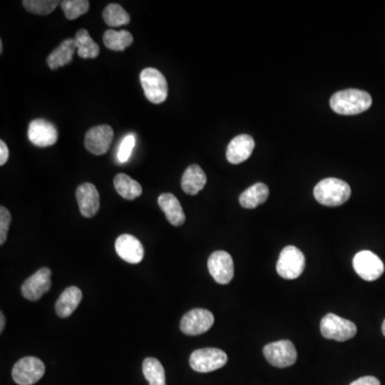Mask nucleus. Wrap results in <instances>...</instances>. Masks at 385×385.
<instances>
[{
  "instance_id": "nucleus-35",
  "label": "nucleus",
  "mask_w": 385,
  "mask_h": 385,
  "mask_svg": "<svg viewBox=\"0 0 385 385\" xmlns=\"http://www.w3.org/2000/svg\"><path fill=\"white\" fill-rule=\"evenodd\" d=\"M3 41H0V53L3 54Z\"/></svg>"
},
{
  "instance_id": "nucleus-24",
  "label": "nucleus",
  "mask_w": 385,
  "mask_h": 385,
  "mask_svg": "<svg viewBox=\"0 0 385 385\" xmlns=\"http://www.w3.org/2000/svg\"><path fill=\"white\" fill-rule=\"evenodd\" d=\"M76 48H78V56L82 59H94L99 56L100 47L96 44L89 33L86 29H80L76 33L75 38Z\"/></svg>"
},
{
  "instance_id": "nucleus-21",
  "label": "nucleus",
  "mask_w": 385,
  "mask_h": 385,
  "mask_svg": "<svg viewBox=\"0 0 385 385\" xmlns=\"http://www.w3.org/2000/svg\"><path fill=\"white\" fill-rule=\"evenodd\" d=\"M76 50L78 48H76L74 39H66L57 47L56 50L51 53L50 56L47 57V66H50L51 70H57V69L66 66L73 60L74 53Z\"/></svg>"
},
{
  "instance_id": "nucleus-8",
  "label": "nucleus",
  "mask_w": 385,
  "mask_h": 385,
  "mask_svg": "<svg viewBox=\"0 0 385 385\" xmlns=\"http://www.w3.org/2000/svg\"><path fill=\"white\" fill-rule=\"evenodd\" d=\"M267 361L278 368L292 366L298 359L296 347L290 341H280L269 343L263 348Z\"/></svg>"
},
{
  "instance_id": "nucleus-29",
  "label": "nucleus",
  "mask_w": 385,
  "mask_h": 385,
  "mask_svg": "<svg viewBox=\"0 0 385 385\" xmlns=\"http://www.w3.org/2000/svg\"><path fill=\"white\" fill-rule=\"evenodd\" d=\"M57 0H24V7L27 11L37 15H48L56 9L59 5Z\"/></svg>"
},
{
  "instance_id": "nucleus-30",
  "label": "nucleus",
  "mask_w": 385,
  "mask_h": 385,
  "mask_svg": "<svg viewBox=\"0 0 385 385\" xmlns=\"http://www.w3.org/2000/svg\"><path fill=\"white\" fill-rule=\"evenodd\" d=\"M135 136L133 134L127 135L123 138V143L120 145L119 151H118L117 158L120 163H125L131 156L132 151L135 146Z\"/></svg>"
},
{
  "instance_id": "nucleus-10",
  "label": "nucleus",
  "mask_w": 385,
  "mask_h": 385,
  "mask_svg": "<svg viewBox=\"0 0 385 385\" xmlns=\"http://www.w3.org/2000/svg\"><path fill=\"white\" fill-rule=\"evenodd\" d=\"M214 323V316L209 310L195 308L186 312L180 322V329L186 335L196 336L206 333Z\"/></svg>"
},
{
  "instance_id": "nucleus-19",
  "label": "nucleus",
  "mask_w": 385,
  "mask_h": 385,
  "mask_svg": "<svg viewBox=\"0 0 385 385\" xmlns=\"http://www.w3.org/2000/svg\"><path fill=\"white\" fill-rule=\"evenodd\" d=\"M82 292L78 287L66 288L56 302V314L60 318L70 317L82 302Z\"/></svg>"
},
{
  "instance_id": "nucleus-17",
  "label": "nucleus",
  "mask_w": 385,
  "mask_h": 385,
  "mask_svg": "<svg viewBox=\"0 0 385 385\" xmlns=\"http://www.w3.org/2000/svg\"><path fill=\"white\" fill-rule=\"evenodd\" d=\"M255 149V141L247 134L235 137L228 145L226 158L231 164L245 162Z\"/></svg>"
},
{
  "instance_id": "nucleus-2",
  "label": "nucleus",
  "mask_w": 385,
  "mask_h": 385,
  "mask_svg": "<svg viewBox=\"0 0 385 385\" xmlns=\"http://www.w3.org/2000/svg\"><path fill=\"white\" fill-rule=\"evenodd\" d=\"M314 196L319 204L328 207H339L349 200L351 188L341 179H323L316 186Z\"/></svg>"
},
{
  "instance_id": "nucleus-34",
  "label": "nucleus",
  "mask_w": 385,
  "mask_h": 385,
  "mask_svg": "<svg viewBox=\"0 0 385 385\" xmlns=\"http://www.w3.org/2000/svg\"><path fill=\"white\" fill-rule=\"evenodd\" d=\"M6 325V318L3 315V312H0V333H3V330H5Z\"/></svg>"
},
{
  "instance_id": "nucleus-9",
  "label": "nucleus",
  "mask_w": 385,
  "mask_h": 385,
  "mask_svg": "<svg viewBox=\"0 0 385 385\" xmlns=\"http://www.w3.org/2000/svg\"><path fill=\"white\" fill-rule=\"evenodd\" d=\"M353 268L359 278L367 282H374L384 273V263L370 251L357 253L353 258Z\"/></svg>"
},
{
  "instance_id": "nucleus-13",
  "label": "nucleus",
  "mask_w": 385,
  "mask_h": 385,
  "mask_svg": "<svg viewBox=\"0 0 385 385\" xmlns=\"http://www.w3.org/2000/svg\"><path fill=\"white\" fill-rule=\"evenodd\" d=\"M28 138L35 146L45 148L55 145L58 139L56 127L45 119L33 120L29 123Z\"/></svg>"
},
{
  "instance_id": "nucleus-1",
  "label": "nucleus",
  "mask_w": 385,
  "mask_h": 385,
  "mask_svg": "<svg viewBox=\"0 0 385 385\" xmlns=\"http://www.w3.org/2000/svg\"><path fill=\"white\" fill-rule=\"evenodd\" d=\"M373 99L368 92L359 89H347L336 92L330 100V105L339 115L352 116L369 109Z\"/></svg>"
},
{
  "instance_id": "nucleus-3",
  "label": "nucleus",
  "mask_w": 385,
  "mask_h": 385,
  "mask_svg": "<svg viewBox=\"0 0 385 385\" xmlns=\"http://www.w3.org/2000/svg\"><path fill=\"white\" fill-rule=\"evenodd\" d=\"M322 336L336 341H347L357 335V325L350 320L343 319L335 314L324 316L320 323Z\"/></svg>"
},
{
  "instance_id": "nucleus-23",
  "label": "nucleus",
  "mask_w": 385,
  "mask_h": 385,
  "mask_svg": "<svg viewBox=\"0 0 385 385\" xmlns=\"http://www.w3.org/2000/svg\"><path fill=\"white\" fill-rule=\"evenodd\" d=\"M114 186L118 194L127 200H134L143 194L141 184L125 174H118L114 179Z\"/></svg>"
},
{
  "instance_id": "nucleus-5",
  "label": "nucleus",
  "mask_w": 385,
  "mask_h": 385,
  "mask_svg": "<svg viewBox=\"0 0 385 385\" xmlns=\"http://www.w3.org/2000/svg\"><path fill=\"white\" fill-rule=\"evenodd\" d=\"M304 269L305 256L303 253L294 245L285 247L276 265V271L280 278L285 280H296L303 273Z\"/></svg>"
},
{
  "instance_id": "nucleus-31",
  "label": "nucleus",
  "mask_w": 385,
  "mask_h": 385,
  "mask_svg": "<svg viewBox=\"0 0 385 385\" xmlns=\"http://www.w3.org/2000/svg\"><path fill=\"white\" fill-rule=\"evenodd\" d=\"M11 221L12 217L9 210L1 206L0 207V245L5 244Z\"/></svg>"
},
{
  "instance_id": "nucleus-4",
  "label": "nucleus",
  "mask_w": 385,
  "mask_h": 385,
  "mask_svg": "<svg viewBox=\"0 0 385 385\" xmlns=\"http://www.w3.org/2000/svg\"><path fill=\"white\" fill-rule=\"evenodd\" d=\"M141 86L147 100L153 104H161L168 96V84L160 71L154 68H147L141 71Z\"/></svg>"
},
{
  "instance_id": "nucleus-15",
  "label": "nucleus",
  "mask_w": 385,
  "mask_h": 385,
  "mask_svg": "<svg viewBox=\"0 0 385 385\" xmlns=\"http://www.w3.org/2000/svg\"><path fill=\"white\" fill-rule=\"evenodd\" d=\"M116 253L125 262L137 265L145 256L143 244L137 238L131 235H121L116 240Z\"/></svg>"
},
{
  "instance_id": "nucleus-7",
  "label": "nucleus",
  "mask_w": 385,
  "mask_h": 385,
  "mask_svg": "<svg viewBox=\"0 0 385 385\" xmlns=\"http://www.w3.org/2000/svg\"><path fill=\"white\" fill-rule=\"evenodd\" d=\"M44 374V363L35 357H23L12 369V378L19 385H33L39 382Z\"/></svg>"
},
{
  "instance_id": "nucleus-27",
  "label": "nucleus",
  "mask_w": 385,
  "mask_h": 385,
  "mask_svg": "<svg viewBox=\"0 0 385 385\" xmlns=\"http://www.w3.org/2000/svg\"><path fill=\"white\" fill-rule=\"evenodd\" d=\"M103 19L111 27L123 26L129 23V13L118 3H111L104 9Z\"/></svg>"
},
{
  "instance_id": "nucleus-14",
  "label": "nucleus",
  "mask_w": 385,
  "mask_h": 385,
  "mask_svg": "<svg viewBox=\"0 0 385 385\" xmlns=\"http://www.w3.org/2000/svg\"><path fill=\"white\" fill-rule=\"evenodd\" d=\"M114 139V131L109 125H98L91 127L85 136V147L94 155L107 152Z\"/></svg>"
},
{
  "instance_id": "nucleus-16",
  "label": "nucleus",
  "mask_w": 385,
  "mask_h": 385,
  "mask_svg": "<svg viewBox=\"0 0 385 385\" xmlns=\"http://www.w3.org/2000/svg\"><path fill=\"white\" fill-rule=\"evenodd\" d=\"M76 199L80 214L87 219L93 217L100 209V194L92 183H82L76 190Z\"/></svg>"
},
{
  "instance_id": "nucleus-20",
  "label": "nucleus",
  "mask_w": 385,
  "mask_h": 385,
  "mask_svg": "<svg viewBox=\"0 0 385 385\" xmlns=\"http://www.w3.org/2000/svg\"><path fill=\"white\" fill-rule=\"evenodd\" d=\"M207 183V176L202 167L192 164L186 168L182 176L181 188L188 195H197Z\"/></svg>"
},
{
  "instance_id": "nucleus-25",
  "label": "nucleus",
  "mask_w": 385,
  "mask_h": 385,
  "mask_svg": "<svg viewBox=\"0 0 385 385\" xmlns=\"http://www.w3.org/2000/svg\"><path fill=\"white\" fill-rule=\"evenodd\" d=\"M133 41H134L133 35L127 30L116 31L109 29L105 31L103 35L104 45L108 50L116 51V52L125 51L133 43Z\"/></svg>"
},
{
  "instance_id": "nucleus-32",
  "label": "nucleus",
  "mask_w": 385,
  "mask_h": 385,
  "mask_svg": "<svg viewBox=\"0 0 385 385\" xmlns=\"http://www.w3.org/2000/svg\"><path fill=\"white\" fill-rule=\"evenodd\" d=\"M350 385H381V383L376 377L366 376L353 381Z\"/></svg>"
},
{
  "instance_id": "nucleus-12",
  "label": "nucleus",
  "mask_w": 385,
  "mask_h": 385,
  "mask_svg": "<svg viewBox=\"0 0 385 385\" xmlns=\"http://www.w3.org/2000/svg\"><path fill=\"white\" fill-rule=\"evenodd\" d=\"M52 286V271L42 268L37 271L21 285V292L24 298L30 301H38L43 294L50 292Z\"/></svg>"
},
{
  "instance_id": "nucleus-28",
  "label": "nucleus",
  "mask_w": 385,
  "mask_h": 385,
  "mask_svg": "<svg viewBox=\"0 0 385 385\" xmlns=\"http://www.w3.org/2000/svg\"><path fill=\"white\" fill-rule=\"evenodd\" d=\"M60 5L68 19H78L87 13L90 7V3L87 0H64Z\"/></svg>"
},
{
  "instance_id": "nucleus-6",
  "label": "nucleus",
  "mask_w": 385,
  "mask_h": 385,
  "mask_svg": "<svg viewBox=\"0 0 385 385\" xmlns=\"http://www.w3.org/2000/svg\"><path fill=\"white\" fill-rule=\"evenodd\" d=\"M227 361V355L221 349L204 348L190 355V365L197 373L207 374L225 366Z\"/></svg>"
},
{
  "instance_id": "nucleus-22",
  "label": "nucleus",
  "mask_w": 385,
  "mask_h": 385,
  "mask_svg": "<svg viewBox=\"0 0 385 385\" xmlns=\"http://www.w3.org/2000/svg\"><path fill=\"white\" fill-rule=\"evenodd\" d=\"M269 194H270V190H269L268 186L259 182V183L249 186L240 195V204L245 209H255L267 202Z\"/></svg>"
},
{
  "instance_id": "nucleus-11",
  "label": "nucleus",
  "mask_w": 385,
  "mask_h": 385,
  "mask_svg": "<svg viewBox=\"0 0 385 385\" xmlns=\"http://www.w3.org/2000/svg\"><path fill=\"white\" fill-rule=\"evenodd\" d=\"M208 269L217 284H229L235 275L233 257L227 251H214L208 260Z\"/></svg>"
},
{
  "instance_id": "nucleus-33",
  "label": "nucleus",
  "mask_w": 385,
  "mask_h": 385,
  "mask_svg": "<svg viewBox=\"0 0 385 385\" xmlns=\"http://www.w3.org/2000/svg\"><path fill=\"white\" fill-rule=\"evenodd\" d=\"M8 159H9V149L5 141H0V165L3 166L7 163Z\"/></svg>"
},
{
  "instance_id": "nucleus-36",
  "label": "nucleus",
  "mask_w": 385,
  "mask_h": 385,
  "mask_svg": "<svg viewBox=\"0 0 385 385\" xmlns=\"http://www.w3.org/2000/svg\"><path fill=\"white\" fill-rule=\"evenodd\" d=\"M382 333H383V335L385 336V320H384V322H383V324H382Z\"/></svg>"
},
{
  "instance_id": "nucleus-26",
  "label": "nucleus",
  "mask_w": 385,
  "mask_h": 385,
  "mask_svg": "<svg viewBox=\"0 0 385 385\" xmlns=\"http://www.w3.org/2000/svg\"><path fill=\"white\" fill-rule=\"evenodd\" d=\"M143 376L150 385H166L165 370L159 359L147 357L143 363Z\"/></svg>"
},
{
  "instance_id": "nucleus-18",
  "label": "nucleus",
  "mask_w": 385,
  "mask_h": 385,
  "mask_svg": "<svg viewBox=\"0 0 385 385\" xmlns=\"http://www.w3.org/2000/svg\"><path fill=\"white\" fill-rule=\"evenodd\" d=\"M158 202L166 216L167 221L176 227L183 225L186 222V214L182 209L181 204L176 196L172 195L170 192H164L162 195L159 196Z\"/></svg>"
}]
</instances>
